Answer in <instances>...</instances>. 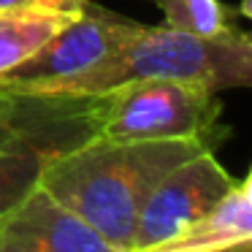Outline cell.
Here are the masks:
<instances>
[{"label": "cell", "mask_w": 252, "mask_h": 252, "mask_svg": "<svg viewBox=\"0 0 252 252\" xmlns=\"http://www.w3.org/2000/svg\"><path fill=\"white\" fill-rule=\"evenodd\" d=\"M203 149L201 141H106L90 138L44 165L41 182L63 206L93 225L120 252H130L147 195L160 179Z\"/></svg>", "instance_id": "1"}, {"label": "cell", "mask_w": 252, "mask_h": 252, "mask_svg": "<svg viewBox=\"0 0 252 252\" xmlns=\"http://www.w3.org/2000/svg\"><path fill=\"white\" fill-rule=\"evenodd\" d=\"M141 79H174L212 93L230 87L252 90V33L233 28L228 33L201 38L165 25H144L125 49L63 84L52 98H95Z\"/></svg>", "instance_id": "2"}, {"label": "cell", "mask_w": 252, "mask_h": 252, "mask_svg": "<svg viewBox=\"0 0 252 252\" xmlns=\"http://www.w3.org/2000/svg\"><path fill=\"white\" fill-rule=\"evenodd\" d=\"M222 100L217 93L174 79L127 82L100 95L95 138L106 141H201L217 147Z\"/></svg>", "instance_id": "3"}, {"label": "cell", "mask_w": 252, "mask_h": 252, "mask_svg": "<svg viewBox=\"0 0 252 252\" xmlns=\"http://www.w3.org/2000/svg\"><path fill=\"white\" fill-rule=\"evenodd\" d=\"M144 25L87 3L76 19L55 33L30 60L0 79V93L52 98L63 84L125 49Z\"/></svg>", "instance_id": "4"}, {"label": "cell", "mask_w": 252, "mask_h": 252, "mask_svg": "<svg viewBox=\"0 0 252 252\" xmlns=\"http://www.w3.org/2000/svg\"><path fill=\"white\" fill-rule=\"evenodd\" d=\"M233 187L236 182L214 160L212 149H203L195 158L185 160L168 171L147 195L136 220L130 252H147L171 241L212 212Z\"/></svg>", "instance_id": "5"}, {"label": "cell", "mask_w": 252, "mask_h": 252, "mask_svg": "<svg viewBox=\"0 0 252 252\" xmlns=\"http://www.w3.org/2000/svg\"><path fill=\"white\" fill-rule=\"evenodd\" d=\"M0 252H120L44 187L0 214Z\"/></svg>", "instance_id": "6"}, {"label": "cell", "mask_w": 252, "mask_h": 252, "mask_svg": "<svg viewBox=\"0 0 252 252\" xmlns=\"http://www.w3.org/2000/svg\"><path fill=\"white\" fill-rule=\"evenodd\" d=\"M252 239V206L239 192V185L198 222L185 228L179 236L147 252H217L239 241Z\"/></svg>", "instance_id": "7"}, {"label": "cell", "mask_w": 252, "mask_h": 252, "mask_svg": "<svg viewBox=\"0 0 252 252\" xmlns=\"http://www.w3.org/2000/svg\"><path fill=\"white\" fill-rule=\"evenodd\" d=\"M79 14L0 11V79L19 68L25 60H30L52 35L60 33Z\"/></svg>", "instance_id": "8"}, {"label": "cell", "mask_w": 252, "mask_h": 252, "mask_svg": "<svg viewBox=\"0 0 252 252\" xmlns=\"http://www.w3.org/2000/svg\"><path fill=\"white\" fill-rule=\"evenodd\" d=\"M60 149L41 138H19L0 147V214L38 187L41 171Z\"/></svg>", "instance_id": "9"}, {"label": "cell", "mask_w": 252, "mask_h": 252, "mask_svg": "<svg viewBox=\"0 0 252 252\" xmlns=\"http://www.w3.org/2000/svg\"><path fill=\"white\" fill-rule=\"evenodd\" d=\"M165 17V28L187 35H220L233 30L228 6L222 0H158Z\"/></svg>", "instance_id": "10"}, {"label": "cell", "mask_w": 252, "mask_h": 252, "mask_svg": "<svg viewBox=\"0 0 252 252\" xmlns=\"http://www.w3.org/2000/svg\"><path fill=\"white\" fill-rule=\"evenodd\" d=\"M90 0H0V11H60L79 14Z\"/></svg>", "instance_id": "11"}, {"label": "cell", "mask_w": 252, "mask_h": 252, "mask_svg": "<svg viewBox=\"0 0 252 252\" xmlns=\"http://www.w3.org/2000/svg\"><path fill=\"white\" fill-rule=\"evenodd\" d=\"M239 192L244 195V201L252 206V168H250V174H247V179L239 185Z\"/></svg>", "instance_id": "12"}, {"label": "cell", "mask_w": 252, "mask_h": 252, "mask_svg": "<svg viewBox=\"0 0 252 252\" xmlns=\"http://www.w3.org/2000/svg\"><path fill=\"white\" fill-rule=\"evenodd\" d=\"M217 252H252V239H247V241H239V244H233V247H225V250H217Z\"/></svg>", "instance_id": "13"}, {"label": "cell", "mask_w": 252, "mask_h": 252, "mask_svg": "<svg viewBox=\"0 0 252 252\" xmlns=\"http://www.w3.org/2000/svg\"><path fill=\"white\" fill-rule=\"evenodd\" d=\"M236 11H239V17H244V19H250V22H252V0H241Z\"/></svg>", "instance_id": "14"}]
</instances>
